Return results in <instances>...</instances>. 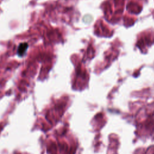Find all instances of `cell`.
I'll use <instances>...</instances> for the list:
<instances>
[{
	"instance_id": "1",
	"label": "cell",
	"mask_w": 154,
	"mask_h": 154,
	"mask_svg": "<svg viewBox=\"0 0 154 154\" xmlns=\"http://www.w3.org/2000/svg\"><path fill=\"white\" fill-rule=\"evenodd\" d=\"M28 48V44L27 43H22L20 44L19 47H18V54L19 56H22L25 54V51L27 50Z\"/></svg>"
}]
</instances>
